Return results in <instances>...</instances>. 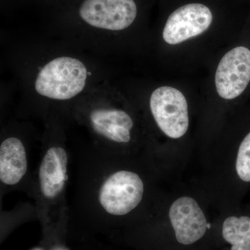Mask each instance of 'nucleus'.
Masks as SVG:
<instances>
[{"label":"nucleus","instance_id":"1","mask_svg":"<svg viewBox=\"0 0 250 250\" xmlns=\"http://www.w3.org/2000/svg\"><path fill=\"white\" fill-rule=\"evenodd\" d=\"M97 172L87 183L88 213L69 229V236L80 242L95 239L98 235L111 241L119 230L118 220L134 211L144 196V182L137 172L111 168L109 162Z\"/></svg>","mask_w":250,"mask_h":250},{"label":"nucleus","instance_id":"2","mask_svg":"<svg viewBox=\"0 0 250 250\" xmlns=\"http://www.w3.org/2000/svg\"><path fill=\"white\" fill-rule=\"evenodd\" d=\"M69 164L70 154L64 141H47L31 185L42 232L69 233L70 217L66 201Z\"/></svg>","mask_w":250,"mask_h":250},{"label":"nucleus","instance_id":"3","mask_svg":"<svg viewBox=\"0 0 250 250\" xmlns=\"http://www.w3.org/2000/svg\"><path fill=\"white\" fill-rule=\"evenodd\" d=\"M90 76L80 59L62 56L51 59L40 68L34 80V89L42 98L66 101L83 92Z\"/></svg>","mask_w":250,"mask_h":250},{"label":"nucleus","instance_id":"4","mask_svg":"<svg viewBox=\"0 0 250 250\" xmlns=\"http://www.w3.org/2000/svg\"><path fill=\"white\" fill-rule=\"evenodd\" d=\"M68 14L83 27L118 32L132 25L138 16L135 0H70Z\"/></svg>","mask_w":250,"mask_h":250},{"label":"nucleus","instance_id":"5","mask_svg":"<svg viewBox=\"0 0 250 250\" xmlns=\"http://www.w3.org/2000/svg\"><path fill=\"white\" fill-rule=\"evenodd\" d=\"M84 122L100 146V150L131 142L134 121L129 113L109 103L93 105L85 111Z\"/></svg>","mask_w":250,"mask_h":250},{"label":"nucleus","instance_id":"6","mask_svg":"<svg viewBox=\"0 0 250 250\" xmlns=\"http://www.w3.org/2000/svg\"><path fill=\"white\" fill-rule=\"evenodd\" d=\"M149 108L156 125L173 139L182 138L189 126L187 99L182 92L170 86L156 88L149 99Z\"/></svg>","mask_w":250,"mask_h":250},{"label":"nucleus","instance_id":"7","mask_svg":"<svg viewBox=\"0 0 250 250\" xmlns=\"http://www.w3.org/2000/svg\"><path fill=\"white\" fill-rule=\"evenodd\" d=\"M168 216L172 240L178 248L196 246L210 229L203 210L190 197L177 199L170 206Z\"/></svg>","mask_w":250,"mask_h":250},{"label":"nucleus","instance_id":"8","mask_svg":"<svg viewBox=\"0 0 250 250\" xmlns=\"http://www.w3.org/2000/svg\"><path fill=\"white\" fill-rule=\"evenodd\" d=\"M250 82V50L235 47L220 60L215 72L217 92L222 98L233 100L241 95Z\"/></svg>","mask_w":250,"mask_h":250},{"label":"nucleus","instance_id":"9","mask_svg":"<svg viewBox=\"0 0 250 250\" xmlns=\"http://www.w3.org/2000/svg\"><path fill=\"white\" fill-rule=\"evenodd\" d=\"M212 21L213 14L205 5L199 3L184 5L167 18L163 38L170 45L181 43L205 32Z\"/></svg>","mask_w":250,"mask_h":250},{"label":"nucleus","instance_id":"10","mask_svg":"<svg viewBox=\"0 0 250 250\" xmlns=\"http://www.w3.org/2000/svg\"><path fill=\"white\" fill-rule=\"evenodd\" d=\"M27 146L21 138L9 135L0 143V182L6 188L19 187L29 174Z\"/></svg>","mask_w":250,"mask_h":250},{"label":"nucleus","instance_id":"11","mask_svg":"<svg viewBox=\"0 0 250 250\" xmlns=\"http://www.w3.org/2000/svg\"><path fill=\"white\" fill-rule=\"evenodd\" d=\"M236 171L238 178L246 183H250V132L238 147L236 160Z\"/></svg>","mask_w":250,"mask_h":250},{"label":"nucleus","instance_id":"12","mask_svg":"<svg viewBox=\"0 0 250 250\" xmlns=\"http://www.w3.org/2000/svg\"><path fill=\"white\" fill-rule=\"evenodd\" d=\"M82 250H113L108 246H105L101 243H98L95 240L82 243Z\"/></svg>","mask_w":250,"mask_h":250}]
</instances>
